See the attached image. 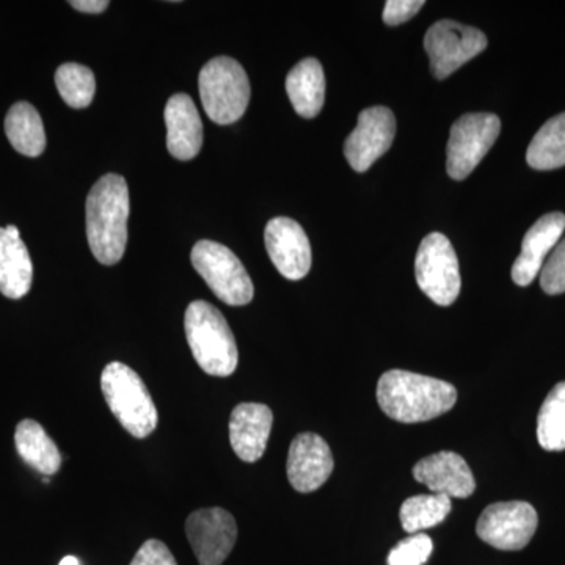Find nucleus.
<instances>
[{
	"mask_svg": "<svg viewBox=\"0 0 565 565\" xmlns=\"http://www.w3.org/2000/svg\"><path fill=\"white\" fill-rule=\"evenodd\" d=\"M102 390L111 415L132 437L147 438L154 433L158 408L140 375L128 364H107L102 375Z\"/></svg>",
	"mask_w": 565,
	"mask_h": 565,
	"instance_id": "obj_4",
	"label": "nucleus"
},
{
	"mask_svg": "<svg viewBox=\"0 0 565 565\" xmlns=\"http://www.w3.org/2000/svg\"><path fill=\"white\" fill-rule=\"evenodd\" d=\"M433 539L429 535L412 534L390 552L388 565H424L433 555Z\"/></svg>",
	"mask_w": 565,
	"mask_h": 565,
	"instance_id": "obj_27",
	"label": "nucleus"
},
{
	"mask_svg": "<svg viewBox=\"0 0 565 565\" xmlns=\"http://www.w3.org/2000/svg\"><path fill=\"white\" fill-rule=\"evenodd\" d=\"M537 525L533 505L526 501H505L487 505L476 523V534L493 548L519 552L530 544Z\"/></svg>",
	"mask_w": 565,
	"mask_h": 565,
	"instance_id": "obj_10",
	"label": "nucleus"
},
{
	"mask_svg": "<svg viewBox=\"0 0 565 565\" xmlns=\"http://www.w3.org/2000/svg\"><path fill=\"white\" fill-rule=\"evenodd\" d=\"M526 162L534 170H556L565 166V111L539 129L527 147Z\"/></svg>",
	"mask_w": 565,
	"mask_h": 565,
	"instance_id": "obj_23",
	"label": "nucleus"
},
{
	"mask_svg": "<svg viewBox=\"0 0 565 565\" xmlns=\"http://www.w3.org/2000/svg\"><path fill=\"white\" fill-rule=\"evenodd\" d=\"M541 286L548 296L565 292V237L542 266Z\"/></svg>",
	"mask_w": 565,
	"mask_h": 565,
	"instance_id": "obj_28",
	"label": "nucleus"
},
{
	"mask_svg": "<svg viewBox=\"0 0 565 565\" xmlns=\"http://www.w3.org/2000/svg\"><path fill=\"white\" fill-rule=\"evenodd\" d=\"M7 139L28 158H39L46 148V132L39 110L29 103H17L6 118Z\"/></svg>",
	"mask_w": 565,
	"mask_h": 565,
	"instance_id": "obj_22",
	"label": "nucleus"
},
{
	"mask_svg": "<svg viewBox=\"0 0 565 565\" xmlns=\"http://www.w3.org/2000/svg\"><path fill=\"white\" fill-rule=\"evenodd\" d=\"M423 7V0H388L384 9L385 24H403V22H407L411 18H414Z\"/></svg>",
	"mask_w": 565,
	"mask_h": 565,
	"instance_id": "obj_30",
	"label": "nucleus"
},
{
	"mask_svg": "<svg viewBox=\"0 0 565 565\" xmlns=\"http://www.w3.org/2000/svg\"><path fill=\"white\" fill-rule=\"evenodd\" d=\"M185 534L200 565H222L236 545L237 523L225 509H199L189 515Z\"/></svg>",
	"mask_w": 565,
	"mask_h": 565,
	"instance_id": "obj_11",
	"label": "nucleus"
},
{
	"mask_svg": "<svg viewBox=\"0 0 565 565\" xmlns=\"http://www.w3.org/2000/svg\"><path fill=\"white\" fill-rule=\"evenodd\" d=\"M396 118L388 107L375 106L360 111L359 122L344 141V156L355 172L370 170L392 148Z\"/></svg>",
	"mask_w": 565,
	"mask_h": 565,
	"instance_id": "obj_12",
	"label": "nucleus"
},
{
	"mask_svg": "<svg viewBox=\"0 0 565 565\" xmlns=\"http://www.w3.org/2000/svg\"><path fill=\"white\" fill-rule=\"evenodd\" d=\"M55 85H57L63 102L73 109H84V107L90 106L95 98V74L79 63H65V65L58 66L57 73H55Z\"/></svg>",
	"mask_w": 565,
	"mask_h": 565,
	"instance_id": "obj_26",
	"label": "nucleus"
},
{
	"mask_svg": "<svg viewBox=\"0 0 565 565\" xmlns=\"http://www.w3.org/2000/svg\"><path fill=\"white\" fill-rule=\"evenodd\" d=\"M70 6L82 13L98 14L109 7L107 0H73Z\"/></svg>",
	"mask_w": 565,
	"mask_h": 565,
	"instance_id": "obj_31",
	"label": "nucleus"
},
{
	"mask_svg": "<svg viewBox=\"0 0 565 565\" xmlns=\"http://www.w3.org/2000/svg\"><path fill=\"white\" fill-rule=\"evenodd\" d=\"M185 338L196 364L210 375L228 377L239 364V351L225 316L214 305L195 300L184 316Z\"/></svg>",
	"mask_w": 565,
	"mask_h": 565,
	"instance_id": "obj_3",
	"label": "nucleus"
},
{
	"mask_svg": "<svg viewBox=\"0 0 565 565\" xmlns=\"http://www.w3.org/2000/svg\"><path fill=\"white\" fill-rule=\"evenodd\" d=\"M565 232V215L563 212H550L527 230L523 237L522 253L512 266V280L515 285L530 286L541 274L546 256L559 244Z\"/></svg>",
	"mask_w": 565,
	"mask_h": 565,
	"instance_id": "obj_15",
	"label": "nucleus"
},
{
	"mask_svg": "<svg viewBox=\"0 0 565 565\" xmlns=\"http://www.w3.org/2000/svg\"><path fill=\"white\" fill-rule=\"evenodd\" d=\"M487 36L479 29L460 22H435L424 36V50L429 55L435 79L444 81L465 63L473 61L487 50Z\"/></svg>",
	"mask_w": 565,
	"mask_h": 565,
	"instance_id": "obj_8",
	"label": "nucleus"
},
{
	"mask_svg": "<svg viewBox=\"0 0 565 565\" xmlns=\"http://www.w3.org/2000/svg\"><path fill=\"white\" fill-rule=\"evenodd\" d=\"M415 275L419 289L434 303L449 307L460 294V269L451 241L441 233L424 237L415 259Z\"/></svg>",
	"mask_w": 565,
	"mask_h": 565,
	"instance_id": "obj_7",
	"label": "nucleus"
},
{
	"mask_svg": "<svg viewBox=\"0 0 565 565\" xmlns=\"http://www.w3.org/2000/svg\"><path fill=\"white\" fill-rule=\"evenodd\" d=\"M414 478L433 493L460 500L471 497L476 490L473 471L462 456L452 451L424 457L415 465Z\"/></svg>",
	"mask_w": 565,
	"mask_h": 565,
	"instance_id": "obj_16",
	"label": "nucleus"
},
{
	"mask_svg": "<svg viewBox=\"0 0 565 565\" xmlns=\"http://www.w3.org/2000/svg\"><path fill=\"white\" fill-rule=\"evenodd\" d=\"M501 132L500 118L494 114H467L452 125L448 141L446 169L449 177L462 181L492 150Z\"/></svg>",
	"mask_w": 565,
	"mask_h": 565,
	"instance_id": "obj_9",
	"label": "nucleus"
},
{
	"mask_svg": "<svg viewBox=\"0 0 565 565\" xmlns=\"http://www.w3.org/2000/svg\"><path fill=\"white\" fill-rule=\"evenodd\" d=\"M14 444L21 459L39 473L51 476L61 470V451L40 423L24 419L18 424Z\"/></svg>",
	"mask_w": 565,
	"mask_h": 565,
	"instance_id": "obj_21",
	"label": "nucleus"
},
{
	"mask_svg": "<svg viewBox=\"0 0 565 565\" xmlns=\"http://www.w3.org/2000/svg\"><path fill=\"white\" fill-rule=\"evenodd\" d=\"M167 148L173 158L191 161L203 147V122L191 96L178 93L166 106Z\"/></svg>",
	"mask_w": 565,
	"mask_h": 565,
	"instance_id": "obj_18",
	"label": "nucleus"
},
{
	"mask_svg": "<svg viewBox=\"0 0 565 565\" xmlns=\"http://www.w3.org/2000/svg\"><path fill=\"white\" fill-rule=\"evenodd\" d=\"M200 98L204 111L217 125H233L243 118L250 103V81L239 62L215 57L200 71Z\"/></svg>",
	"mask_w": 565,
	"mask_h": 565,
	"instance_id": "obj_5",
	"label": "nucleus"
},
{
	"mask_svg": "<svg viewBox=\"0 0 565 565\" xmlns=\"http://www.w3.org/2000/svg\"><path fill=\"white\" fill-rule=\"evenodd\" d=\"M274 414L267 405L244 403L234 407L230 418V444L244 462L253 463L266 452Z\"/></svg>",
	"mask_w": 565,
	"mask_h": 565,
	"instance_id": "obj_17",
	"label": "nucleus"
},
{
	"mask_svg": "<svg viewBox=\"0 0 565 565\" xmlns=\"http://www.w3.org/2000/svg\"><path fill=\"white\" fill-rule=\"evenodd\" d=\"M85 223L93 256L104 266L122 258L128 244L129 191L120 174L95 182L85 203Z\"/></svg>",
	"mask_w": 565,
	"mask_h": 565,
	"instance_id": "obj_2",
	"label": "nucleus"
},
{
	"mask_svg": "<svg viewBox=\"0 0 565 565\" xmlns=\"http://www.w3.org/2000/svg\"><path fill=\"white\" fill-rule=\"evenodd\" d=\"M375 394L384 414L404 424L430 422L457 403L455 385L404 370L382 374Z\"/></svg>",
	"mask_w": 565,
	"mask_h": 565,
	"instance_id": "obj_1",
	"label": "nucleus"
},
{
	"mask_svg": "<svg viewBox=\"0 0 565 565\" xmlns=\"http://www.w3.org/2000/svg\"><path fill=\"white\" fill-rule=\"evenodd\" d=\"M332 449L318 434H300L289 448L286 473L297 492L311 493L321 489L333 473Z\"/></svg>",
	"mask_w": 565,
	"mask_h": 565,
	"instance_id": "obj_14",
	"label": "nucleus"
},
{
	"mask_svg": "<svg viewBox=\"0 0 565 565\" xmlns=\"http://www.w3.org/2000/svg\"><path fill=\"white\" fill-rule=\"evenodd\" d=\"M58 565H81V564H79V559H77V557L66 556V557H63V559L61 561V564H58Z\"/></svg>",
	"mask_w": 565,
	"mask_h": 565,
	"instance_id": "obj_32",
	"label": "nucleus"
},
{
	"mask_svg": "<svg viewBox=\"0 0 565 565\" xmlns=\"http://www.w3.org/2000/svg\"><path fill=\"white\" fill-rule=\"evenodd\" d=\"M131 565H178L169 546L161 541L150 539L140 546Z\"/></svg>",
	"mask_w": 565,
	"mask_h": 565,
	"instance_id": "obj_29",
	"label": "nucleus"
},
{
	"mask_svg": "<svg viewBox=\"0 0 565 565\" xmlns=\"http://www.w3.org/2000/svg\"><path fill=\"white\" fill-rule=\"evenodd\" d=\"M33 264L20 230L14 225L0 228V292L9 299H22L31 291Z\"/></svg>",
	"mask_w": 565,
	"mask_h": 565,
	"instance_id": "obj_19",
	"label": "nucleus"
},
{
	"mask_svg": "<svg viewBox=\"0 0 565 565\" xmlns=\"http://www.w3.org/2000/svg\"><path fill=\"white\" fill-rule=\"evenodd\" d=\"M191 259L196 273L223 303L244 307L252 302L255 288L250 275L228 247L200 241L193 245Z\"/></svg>",
	"mask_w": 565,
	"mask_h": 565,
	"instance_id": "obj_6",
	"label": "nucleus"
},
{
	"mask_svg": "<svg viewBox=\"0 0 565 565\" xmlns=\"http://www.w3.org/2000/svg\"><path fill=\"white\" fill-rule=\"evenodd\" d=\"M264 241L282 277L292 281L307 277L311 269V245L299 223L289 217H275L267 223Z\"/></svg>",
	"mask_w": 565,
	"mask_h": 565,
	"instance_id": "obj_13",
	"label": "nucleus"
},
{
	"mask_svg": "<svg viewBox=\"0 0 565 565\" xmlns=\"http://www.w3.org/2000/svg\"><path fill=\"white\" fill-rule=\"evenodd\" d=\"M537 440L545 451L565 449V382L548 393L537 418Z\"/></svg>",
	"mask_w": 565,
	"mask_h": 565,
	"instance_id": "obj_25",
	"label": "nucleus"
},
{
	"mask_svg": "<svg viewBox=\"0 0 565 565\" xmlns=\"http://www.w3.org/2000/svg\"><path fill=\"white\" fill-rule=\"evenodd\" d=\"M286 92L300 117H318L326 102V76L321 63L316 58L297 63L286 77Z\"/></svg>",
	"mask_w": 565,
	"mask_h": 565,
	"instance_id": "obj_20",
	"label": "nucleus"
},
{
	"mask_svg": "<svg viewBox=\"0 0 565 565\" xmlns=\"http://www.w3.org/2000/svg\"><path fill=\"white\" fill-rule=\"evenodd\" d=\"M451 511V498L446 494H416L401 505V523L405 533L418 534L419 531L440 525Z\"/></svg>",
	"mask_w": 565,
	"mask_h": 565,
	"instance_id": "obj_24",
	"label": "nucleus"
}]
</instances>
